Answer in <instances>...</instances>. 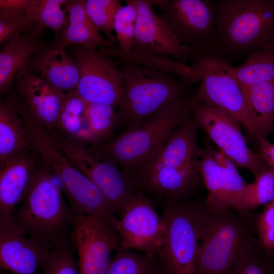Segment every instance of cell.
<instances>
[{
	"mask_svg": "<svg viewBox=\"0 0 274 274\" xmlns=\"http://www.w3.org/2000/svg\"><path fill=\"white\" fill-rule=\"evenodd\" d=\"M40 0H0V19L29 16L36 21Z\"/></svg>",
	"mask_w": 274,
	"mask_h": 274,
	"instance_id": "37",
	"label": "cell"
},
{
	"mask_svg": "<svg viewBox=\"0 0 274 274\" xmlns=\"http://www.w3.org/2000/svg\"><path fill=\"white\" fill-rule=\"evenodd\" d=\"M256 228L259 245L271 253L274 250V198L256 214Z\"/></svg>",
	"mask_w": 274,
	"mask_h": 274,
	"instance_id": "36",
	"label": "cell"
},
{
	"mask_svg": "<svg viewBox=\"0 0 274 274\" xmlns=\"http://www.w3.org/2000/svg\"><path fill=\"white\" fill-rule=\"evenodd\" d=\"M258 141L259 145L258 155L269 168L274 170V144L266 138H259Z\"/></svg>",
	"mask_w": 274,
	"mask_h": 274,
	"instance_id": "39",
	"label": "cell"
},
{
	"mask_svg": "<svg viewBox=\"0 0 274 274\" xmlns=\"http://www.w3.org/2000/svg\"><path fill=\"white\" fill-rule=\"evenodd\" d=\"M224 274H274V258L257 238L238 256Z\"/></svg>",
	"mask_w": 274,
	"mask_h": 274,
	"instance_id": "28",
	"label": "cell"
},
{
	"mask_svg": "<svg viewBox=\"0 0 274 274\" xmlns=\"http://www.w3.org/2000/svg\"><path fill=\"white\" fill-rule=\"evenodd\" d=\"M271 253L274 258V250L271 252Z\"/></svg>",
	"mask_w": 274,
	"mask_h": 274,
	"instance_id": "42",
	"label": "cell"
},
{
	"mask_svg": "<svg viewBox=\"0 0 274 274\" xmlns=\"http://www.w3.org/2000/svg\"><path fill=\"white\" fill-rule=\"evenodd\" d=\"M1 274H16V273L10 272V273H8V272H2Z\"/></svg>",
	"mask_w": 274,
	"mask_h": 274,
	"instance_id": "41",
	"label": "cell"
},
{
	"mask_svg": "<svg viewBox=\"0 0 274 274\" xmlns=\"http://www.w3.org/2000/svg\"><path fill=\"white\" fill-rule=\"evenodd\" d=\"M160 274H171L169 270L164 265V267L161 270Z\"/></svg>",
	"mask_w": 274,
	"mask_h": 274,
	"instance_id": "40",
	"label": "cell"
},
{
	"mask_svg": "<svg viewBox=\"0 0 274 274\" xmlns=\"http://www.w3.org/2000/svg\"><path fill=\"white\" fill-rule=\"evenodd\" d=\"M66 94L24 67L6 98L17 111L30 115L49 130L57 126Z\"/></svg>",
	"mask_w": 274,
	"mask_h": 274,
	"instance_id": "16",
	"label": "cell"
},
{
	"mask_svg": "<svg viewBox=\"0 0 274 274\" xmlns=\"http://www.w3.org/2000/svg\"><path fill=\"white\" fill-rule=\"evenodd\" d=\"M122 6L119 0H86L85 8L92 23L98 31L103 32L111 46L117 42L114 35V21L116 13Z\"/></svg>",
	"mask_w": 274,
	"mask_h": 274,
	"instance_id": "31",
	"label": "cell"
},
{
	"mask_svg": "<svg viewBox=\"0 0 274 274\" xmlns=\"http://www.w3.org/2000/svg\"><path fill=\"white\" fill-rule=\"evenodd\" d=\"M125 3L116 13L114 25L118 45L113 50L119 54L128 53L132 49L138 16L133 5L128 2Z\"/></svg>",
	"mask_w": 274,
	"mask_h": 274,
	"instance_id": "33",
	"label": "cell"
},
{
	"mask_svg": "<svg viewBox=\"0 0 274 274\" xmlns=\"http://www.w3.org/2000/svg\"><path fill=\"white\" fill-rule=\"evenodd\" d=\"M106 274H160L156 257L119 247Z\"/></svg>",
	"mask_w": 274,
	"mask_h": 274,
	"instance_id": "29",
	"label": "cell"
},
{
	"mask_svg": "<svg viewBox=\"0 0 274 274\" xmlns=\"http://www.w3.org/2000/svg\"><path fill=\"white\" fill-rule=\"evenodd\" d=\"M54 177L41 160L25 197L11 219L17 229L49 250L70 239L76 215L66 206Z\"/></svg>",
	"mask_w": 274,
	"mask_h": 274,
	"instance_id": "1",
	"label": "cell"
},
{
	"mask_svg": "<svg viewBox=\"0 0 274 274\" xmlns=\"http://www.w3.org/2000/svg\"><path fill=\"white\" fill-rule=\"evenodd\" d=\"M137 11L132 49L127 54L113 49L107 55L118 61L147 66L159 65L170 57L185 64L193 51L182 45L156 14L150 0H129Z\"/></svg>",
	"mask_w": 274,
	"mask_h": 274,
	"instance_id": "8",
	"label": "cell"
},
{
	"mask_svg": "<svg viewBox=\"0 0 274 274\" xmlns=\"http://www.w3.org/2000/svg\"><path fill=\"white\" fill-rule=\"evenodd\" d=\"M66 10L68 12L67 22L60 37L57 39L61 47L65 48L77 44L94 49L99 47L115 49L92 23L86 10L85 1H68Z\"/></svg>",
	"mask_w": 274,
	"mask_h": 274,
	"instance_id": "23",
	"label": "cell"
},
{
	"mask_svg": "<svg viewBox=\"0 0 274 274\" xmlns=\"http://www.w3.org/2000/svg\"><path fill=\"white\" fill-rule=\"evenodd\" d=\"M196 166L208 191L207 208L240 211L249 183L241 176L237 166L221 151L206 145L200 149Z\"/></svg>",
	"mask_w": 274,
	"mask_h": 274,
	"instance_id": "12",
	"label": "cell"
},
{
	"mask_svg": "<svg viewBox=\"0 0 274 274\" xmlns=\"http://www.w3.org/2000/svg\"><path fill=\"white\" fill-rule=\"evenodd\" d=\"M81 274H106L111 253L120 246L118 230L102 219L76 215L70 232Z\"/></svg>",
	"mask_w": 274,
	"mask_h": 274,
	"instance_id": "15",
	"label": "cell"
},
{
	"mask_svg": "<svg viewBox=\"0 0 274 274\" xmlns=\"http://www.w3.org/2000/svg\"><path fill=\"white\" fill-rule=\"evenodd\" d=\"M75 250L71 239L52 249L42 265V274H81L74 259Z\"/></svg>",
	"mask_w": 274,
	"mask_h": 274,
	"instance_id": "32",
	"label": "cell"
},
{
	"mask_svg": "<svg viewBox=\"0 0 274 274\" xmlns=\"http://www.w3.org/2000/svg\"><path fill=\"white\" fill-rule=\"evenodd\" d=\"M199 128L191 109L183 121L171 132L160 152L148 162L175 167L196 163L201 149L197 142Z\"/></svg>",
	"mask_w": 274,
	"mask_h": 274,
	"instance_id": "22",
	"label": "cell"
},
{
	"mask_svg": "<svg viewBox=\"0 0 274 274\" xmlns=\"http://www.w3.org/2000/svg\"><path fill=\"white\" fill-rule=\"evenodd\" d=\"M72 56L80 72L76 89L88 103L121 108L124 103L123 74L117 62L96 49L78 45Z\"/></svg>",
	"mask_w": 274,
	"mask_h": 274,
	"instance_id": "11",
	"label": "cell"
},
{
	"mask_svg": "<svg viewBox=\"0 0 274 274\" xmlns=\"http://www.w3.org/2000/svg\"><path fill=\"white\" fill-rule=\"evenodd\" d=\"M191 110L209 138L237 166L250 171L255 177L269 168L248 146L241 126L223 111L206 106L194 97Z\"/></svg>",
	"mask_w": 274,
	"mask_h": 274,
	"instance_id": "13",
	"label": "cell"
},
{
	"mask_svg": "<svg viewBox=\"0 0 274 274\" xmlns=\"http://www.w3.org/2000/svg\"><path fill=\"white\" fill-rule=\"evenodd\" d=\"M120 247L160 257L164 246L166 225L145 193L136 191L120 219Z\"/></svg>",
	"mask_w": 274,
	"mask_h": 274,
	"instance_id": "14",
	"label": "cell"
},
{
	"mask_svg": "<svg viewBox=\"0 0 274 274\" xmlns=\"http://www.w3.org/2000/svg\"><path fill=\"white\" fill-rule=\"evenodd\" d=\"M274 198V170L268 168L255 177L249 188L239 211L251 212L266 205Z\"/></svg>",
	"mask_w": 274,
	"mask_h": 274,
	"instance_id": "34",
	"label": "cell"
},
{
	"mask_svg": "<svg viewBox=\"0 0 274 274\" xmlns=\"http://www.w3.org/2000/svg\"><path fill=\"white\" fill-rule=\"evenodd\" d=\"M67 0H40L37 10L36 22L50 28L54 39H59L67 22Z\"/></svg>",
	"mask_w": 274,
	"mask_h": 274,
	"instance_id": "35",
	"label": "cell"
},
{
	"mask_svg": "<svg viewBox=\"0 0 274 274\" xmlns=\"http://www.w3.org/2000/svg\"><path fill=\"white\" fill-rule=\"evenodd\" d=\"M205 203L165 200V239L159 258L171 274H198L197 253Z\"/></svg>",
	"mask_w": 274,
	"mask_h": 274,
	"instance_id": "7",
	"label": "cell"
},
{
	"mask_svg": "<svg viewBox=\"0 0 274 274\" xmlns=\"http://www.w3.org/2000/svg\"><path fill=\"white\" fill-rule=\"evenodd\" d=\"M40 163L39 156L29 147L0 167V221H11Z\"/></svg>",
	"mask_w": 274,
	"mask_h": 274,
	"instance_id": "18",
	"label": "cell"
},
{
	"mask_svg": "<svg viewBox=\"0 0 274 274\" xmlns=\"http://www.w3.org/2000/svg\"><path fill=\"white\" fill-rule=\"evenodd\" d=\"M47 132L72 163L96 185L115 214L121 218L130 198L138 191L132 176L120 170L114 161L85 148L83 143L53 129Z\"/></svg>",
	"mask_w": 274,
	"mask_h": 274,
	"instance_id": "9",
	"label": "cell"
},
{
	"mask_svg": "<svg viewBox=\"0 0 274 274\" xmlns=\"http://www.w3.org/2000/svg\"><path fill=\"white\" fill-rule=\"evenodd\" d=\"M218 40L215 49L227 56L274 43V0L213 2Z\"/></svg>",
	"mask_w": 274,
	"mask_h": 274,
	"instance_id": "4",
	"label": "cell"
},
{
	"mask_svg": "<svg viewBox=\"0 0 274 274\" xmlns=\"http://www.w3.org/2000/svg\"><path fill=\"white\" fill-rule=\"evenodd\" d=\"M160 10V19L182 45L192 51L216 48L217 31L213 2L150 0Z\"/></svg>",
	"mask_w": 274,
	"mask_h": 274,
	"instance_id": "10",
	"label": "cell"
},
{
	"mask_svg": "<svg viewBox=\"0 0 274 274\" xmlns=\"http://www.w3.org/2000/svg\"><path fill=\"white\" fill-rule=\"evenodd\" d=\"M115 107L104 104L88 103L87 113L93 146L104 142L119 125Z\"/></svg>",
	"mask_w": 274,
	"mask_h": 274,
	"instance_id": "30",
	"label": "cell"
},
{
	"mask_svg": "<svg viewBox=\"0 0 274 274\" xmlns=\"http://www.w3.org/2000/svg\"><path fill=\"white\" fill-rule=\"evenodd\" d=\"M44 28L36 22L28 30L1 46V94H9L12 91L19 72L49 43L43 39Z\"/></svg>",
	"mask_w": 274,
	"mask_h": 274,
	"instance_id": "20",
	"label": "cell"
},
{
	"mask_svg": "<svg viewBox=\"0 0 274 274\" xmlns=\"http://www.w3.org/2000/svg\"><path fill=\"white\" fill-rule=\"evenodd\" d=\"M231 72L242 87L274 80V43L250 52Z\"/></svg>",
	"mask_w": 274,
	"mask_h": 274,
	"instance_id": "27",
	"label": "cell"
},
{
	"mask_svg": "<svg viewBox=\"0 0 274 274\" xmlns=\"http://www.w3.org/2000/svg\"><path fill=\"white\" fill-rule=\"evenodd\" d=\"M62 91L76 89L80 81L78 66L65 48L54 39L37 52L25 66Z\"/></svg>",
	"mask_w": 274,
	"mask_h": 274,
	"instance_id": "21",
	"label": "cell"
},
{
	"mask_svg": "<svg viewBox=\"0 0 274 274\" xmlns=\"http://www.w3.org/2000/svg\"><path fill=\"white\" fill-rule=\"evenodd\" d=\"M132 176L138 191L165 200H186L202 182L196 163L175 167L147 162L136 169Z\"/></svg>",
	"mask_w": 274,
	"mask_h": 274,
	"instance_id": "17",
	"label": "cell"
},
{
	"mask_svg": "<svg viewBox=\"0 0 274 274\" xmlns=\"http://www.w3.org/2000/svg\"><path fill=\"white\" fill-rule=\"evenodd\" d=\"M87 107L76 89L67 91L56 126L65 135L83 144L92 143Z\"/></svg>",
	"mask_w": 274,
	"mask_h": 274,
	"instance_id": "26",
	"label": "cell"
},
{
	"mask_svg": "<svg viewBox=\"0 0 274 274\" xmlns=\"http://www.w3.org/2000/svg\"><path fill=\"white\" fill-rule=\"evenodd\" d=\"M17 229L0 222V266L16 274H36L50 251Z\"/></svg>",
	"mask_w": 274,
	"mask_h": 274,
	"instance_id": "19",
	"label": "cell"
},
{
	"mask_svg": "<svg viewBox=\"0 0 274 274\" xmlns=\"http://www.w3.org/2000/svg\"><path fill=\"white\" fill-rule=\"evenodd\" d=\"M257 140L274 132V80L242 87Z\"/></svg>",
	"mask_w": 274,
	"mask_h": 274,
	"instance_id": "24",
	"label": "cell"
},
{
	"mask_svg": "<svg viewBox=\"0 0 274 274\" xmlns=\"http://www.w3.org/2000/svg\"><path fill=\"white\" fill-rule=\"evenodd\" d=\"M123 74L124 103L119 125L129 127L184 99L194 91L184 80L165 71L117 61Z\"/></svg>",
	"mask_w": 274,
	"mask_h": 274,
	"instance_id": "2",
	"label": "cell"
},
{
	"mask_svg": "<svg viewBox=\"0 0 274 274\" xmlns=\"http://www.w3.org/2000/svg\"><path fill=\"white\" fill-rule=\"evenodd\" d=\"M29 148L24 123L12 101L0 100V167Z\"/></svg>",
	"mask_w": 274,
	"mask_h": 274,
	"instance_id": "25",
	"label": "cell"
},
{
	"mask_svg": "<svg viewBox=\"0 0 274 274\" xmlns=\"http://www.w3.org/2000/svg\"><path fill=\"white\" fill-rule=\"evenodd\" d=\"M197 253L198 274H224L257 238L256 214L232 209L212 210L205 204Z\"/></svg>",
	"mask_w": 274,
	"mask_h": 274,
	"instance_id": "5",
	"label": "cell"
},
{
	"mask_svg": "<svg viewBox=\"0 0 274 274\" xmlns=\"http://www.w3.org/2000/svg\"><path fill=\"white\" fill-rule=\"evenodd\" d=\"M191 61L200 82L194 97L237 121L257 140L242 87L233 77L227 56L216 49L193 51Z\"/></svg>",
	"mask_w": 274,
	"mask_h": 274,
	"instance_id": "6",
	"label": "cell"
},
{
	"mask_svg": "<svg viewBox=\"0 0 274 274\" xmlns=\"http://www.w3.org/2000/svg\"><path fill=\"white\" fill-rule=\"evenodd\" d=\"M193 92L158 115L126 128L91 150L120 165L132 176L161 151L171 132L191 110Z\"/></svg>",
	"mask_w": 274,
	"mask_h": 274,
	"instance_id": "3",
	"label": "cell"
},
{
	"mask_svg": "<svg viewBox=\"0 0 274 274\" xmlns=\"http://www.w3.org/2000/svg\"><path fill=\"white\" fill-rule=\"evenodd\" d=\"M36 22L35 19L29 16L0 19L1 46L11 38L26 31Z\"/></svg>",
	"mask_w": 274,
	"mask_h": 274,
	"instance_id": "38",
	"label": "cell"
}]
</instances>
